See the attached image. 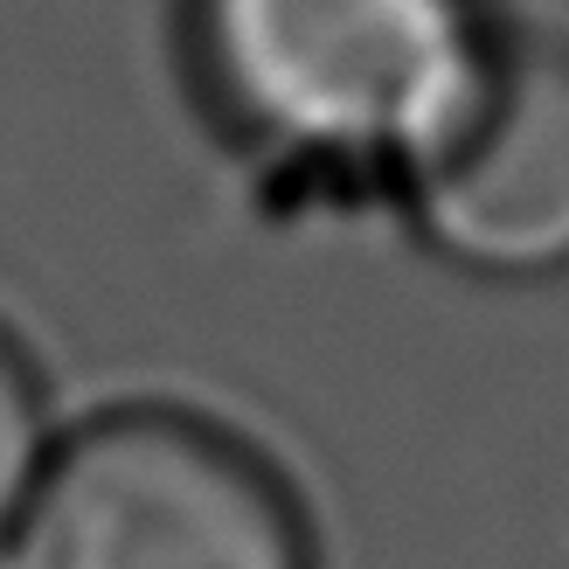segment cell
<instances>
[{
    "label": "cell",
    "mask_w": 569,
    "mask_h": 569,
    "mask_svg": "<svg viewBox=\"0 0 569 569\" xmlns=\"http://www.w3.org/2000/svg\"><path fill=\"white\" fill-rule=\"evenodd\" d=\"M472 0H194V63L237 139L403 188L493 70Z\"/></svg>",
    "instance_id": "1"
},
{
    "label": "cell",
    "mask_w": 569,
    "mask_h": 569,
    "mask_svg": "<svg viewBox=\"0 0 569 569\" xmlns=\"http://www.w3.org/2000/svg\"><path fill=\"white\" fill-rule=\"evenodd\" d=\"M0 569H312V549L243 445L174 410H126L56 445Z\"/></svg>",
    "instance_id": "2"
},
{
    "label": "cell",
    "mask_w": 569,
    "mask_h": 569,
    "mask_svg": "<svg viewBox=\"0 0 569 569\" xmlns=\"http://www.w3.org/2000/svg\"><path fill=\"white\" fill-rule=\"evenodd\" d=\"M417 237L479 278L569 271V49H493L459 132L403 181Z\"/></svg>",
    "instance_id": "3"
},
{
    "label": "cell",
    "mask_w": 569,
    "mask_h": 569,
    "mask_svg": "<svg viewBox=\"0 0 569 569\" xmlns=\"http://www.w3.org/2000/svg\"><path fill=\"white\" fill-rule=\"evenodd\" d=\"M49 459H56V438H49L42 389L28 376V361L14 355V340L0 333V549H8V535L21 528Z\"/></svg>",
    "instance_id": "4"
}]
</instances>
